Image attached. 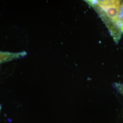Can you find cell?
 I'll return each instance as SVG.
<instances>
[{
    "mask_svg": "<svg viewBox=\"0 0 123 123\" xmlns=\"http://www.w3.org/2000/svg\"><path fill=\"white\" fill-rule=\"evenodd\" d=\"M105 23L115 42L123 33V0H86Z\"/></svg>",
    "mask_w": 123,
    "mask_h": 123,
    "instance_id": "6da1fadb",
    "label": "cell"
},
{
    "mask_svg": "<svg viewBox=\"0 0 123 123\" xmlns=\"http://www.w3.org/2000/svg\"><path fill=\"white\" fill-rule=\"evenodd\" d=\"M0 109H1V107H0Z\"/></svg>",
    "mask_w": 123,
    "mask_h": 123,
    "instance_id": "7a4b0ae2",
    "label": "cell"
}]
</instances>
